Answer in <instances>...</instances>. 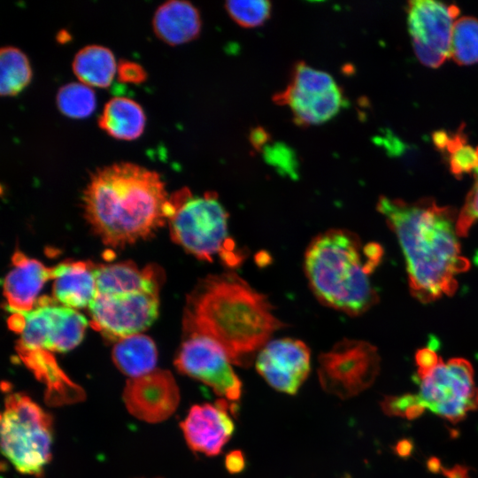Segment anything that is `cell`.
<instances>
[{"instance_id":"5bb4252c","label":"cell","mask_w":478,"mask_h":478,"mask_svg":"<svg viewBox=\"0 0 478 478\" xmlns=\"http://www.w3.org/2000/svg\"><path fill=\"white\" fill-rule=\"evenodd\" d=\"M256 369L274 389L295 395L309 375L311 352L301 340H270L256 358Z\"/></svg>"},{"instance_id":"1f68e13d","label":"cell","mask_w":478,"mask_h":478,"mask_svg":"<svg viewBox=\"0 0 478 478\" xmlns=\"http://www.w3.org/2000/svg\"><path fill=\"white\" fill-rule=\"evenodd\" d=\"M441 358L431 348H423L417 351L415 361L418 366V374H425L433 369L440 361Z\"/></svg>"},{"instance_id":"d4e9b609","label":"cell","mask_w":478,"mask_h":478,"mask_svg":"<svg viewBox=\"0 0 478 478\" xmlns=\"http://www.w3.org/2000/svg\"><path fill=\"white\" fill-rule=\"evenodd\" d=\"M57 105L65 115L80 119L95 110L96 96L93 89L82 82H69L61 86L57 93Z\"/></svg>"},{"instance_id":"2e32d148","label":"cell","mask_w":478,"mask_h":478,"mask_svg":"<svg viewBox=\"0 0 478 478\" xmlns=\"http://www.w3.org/2000/svg\"><path fill=\"white\" fill-rule=\"evenodd\" d=\"M229 405L220 398L215 404L194 405L181 423L184 438L189 448L207 456L221 452L231 438L235 425Z\"/></svg>"},{"instance_id":"8d00e7d4","label":"cell","mask_w":478,"mask_h":478,"mask_svg":"<svg viewBox=\"0 0 478 478\" xmlns=\"http://www.w3.org/2000/svg\"><path fill=\"white\" fill-rule=\"evenodd\" d=\"M426 466L432 474H438L439 472H442L443 468L440 459L435 456H431L427 459Z\"/></svg>"},{"instance_id":"9a60e30c","label":"cell","mask_w":478,"mask_h":478,"mask_svg":"<svg viewBox=\"0 0 478 478\" xmlns=\"http://www.w3.org/2000/svg\"><path fill=\"white\" fill-rule=\"evenodd\" d=\"M123 401L135 418L150 423L169 418L180 402L177 383L167 370L154 371L127 382Z\"/></svg>"},{"instance_id":"3957f363","label":"cell","mask_w":478,"mask_h":478,"mask_svg":"<svg viewBox=\"0 0 478 478\" xmlns=\"http://www.w3.org/2000/svg\"><path fill=\"white\" fill-rule=\"evenodd\" d=\"M82 201L93 230L113 247L146 239L173 212L160 175L131 162L113 163L94 172Z\"/></svg>"},{"instance_id":"d6a6232c","label":"cell","mask_w":478,"mask_h":478,"mask_svg":"<svg viewBox=\"0 0 478 478\" xmlns=\"http://www.w3.org/2000/svg\"><path fill=\"white\" fill-rule=\"evenodd\" d=\"M225 465L229 473H240L245 466V461L243 453L240 451H234L229 452L226 456Z\"/></svg>"},{"instance_id":"8fae6325","label":"cell","mask_w":478,"mask_h":478,"mask_svg":"<svg viewBox=\"0 0 478 478\" xmlns=\"http://www.w3.org/2000/svg\"><path fill=\"white\" fill-rule=\"evenodd\" d=\"M274 100L289 106L298 125L311 126L333 118L342 106L343 94L331 75L298 63L287 88Z\"/></svg>"},{"instance_id":"8992f818","label":"cell","mask_w":478,"mask_h":478,"mask_svg":"<svg viewBox=\"0 0 478 478\" xmlns=\"http://www.w3.org/2000/svg\"><path fill=\"white\" fill-rule=\"evenodd\" d=\"M173 212L168 219L172 239L198 259L219 258L235 268L245 255L228 233V213L213 192L193 196L186 189L170 197Z\"/></svg>"},{"instance_id":"4dcf8cb0","label":"cell","mask_w":478,"mask_h":478,"mask_svg":"<svg viewBox=\"0 0 478 478\" xmlns=\"http://www.w3.org/2000/svg\"><path fill=\"white\" fill-rule=\"evenodd\" d=\"M118 73L121 81L128 82H141L146 77V73L140 65L127 60L120 62Z\"/></svg>"},{"instance_id":"7402d4cb","label":"cell","mask_w":478,"mask_h":478,"mask_svg":"<svg viewBox=\"0 0 478 478\" xmlns=\"http://www.w3.org/2000/svg\"><path fill=\"white\" fill-rule=\"evenodd\" d=\"M115 366L126 375L137 378L156 368L158 351L153 340L143 334H136L117 342L112 350Z\"/></svg>"},{"instance_id":"d6986e66","label":"cell","mask_w":478,"mask_h":478,"mask_svg":"<svg viewBox=\"0 0 478 478\" xmlns=\"http://www.w3.org/2000/svg\"><path fill=\"white\" fill-rule=\"evenodd\" d=\"M94 270L85 261L62 262L52 267L55 301L74 310L89 307L96 291Z\"/></svg>"},{"instance_id":"836d02e7","label":"cell","mask_w":478,"mask_h":478,"mask_svg":"<svg viewBox=\"0 0 478 478\" xmlns=\"http://www.w3.org/2000/svg\"><path fill=\"white\" fill-rule=\"evenodd\" d=\"M414 449L413 441L410 438H402L398 440L393 446L395 454L402 459H407L411 457Z\"/></svg>"},{"instance_id":"7a4b0ae2","label":"cell","mask_w":478,"mask_h":478,"mask_svg":"<svg viewBox=\"0 0 478 478\" xmlns=\"http://www.w3.org/2000/svg\"><path fill=\"white\" fill-rule=\"evenodd\" d=\"M377 209L398 239L412 294L423 303L452 295L456 276L468 268L458 240L454 210L431 198L407 203L385 197Z\"/></svg>"},{"instance_id":"ffe728a7","label":"cell","mask_w":478,"mask_h":478,"mask_svg":"<svg viewBox=\"0 0 478 478\" xmlns=\"http://www.w3.org/2000/svg\"><path fill=\"white\" fill-rule=\"evenodd\" d=\"M152 27L156 35L165 42L181 44L198 35L201 29L200 14L188 1L169 0L156 9Z\"/></svg>"},{"instance_id":"f35d334b","label":"cell","mask_w":478,"mask_h":478,"mask_svg":"<svg viewBox=\"0 0 478 478\" xmlns=\"http://www.w3.org/2000/svg\"><path fill=\"white\" fill-rule=\"evenodd\" d=\"M476 150L478 153V148ZM474 173L475 179H478V167L474 170Z\"/></svg>"},{"instance_id":"e575fe53","label":"cell","mask_w":478,"mask_h":478,"mask_svg":"<svg viewBox=\"0 0 478 478\" xmlns=\"http://www.w3.org/2000/svg\"><path fill=\"white\" fill-rule=\"evenodd\" d=\"M469 467L463 465H455L451 468H442V473L445 478H469Z\"/></svg>"},{"instance_id":"484cf974","label":"cell","mask_w":478,"mask_h":478,"mask_svg":"<svg viewBox=\"0 0 478 478\" xmlns=\"http://www.w3.org/2000/svg\"><path fill=\"white\" fill-rule=\"evenodd\" d=\"M451 57L459 65L478 62V19L462 17L454 22Z\"/></svg>"},{"instance_id":"6da1fadb","label":"cell","mask_w":478,"mask_h":478,"mask_svg":"<svg viewBox=\"0 0 478 478\" xmlns=\"http://www.w3.org/2000/svg\"><path fill=\"white\" fill-rule=\"evenodd\" d=\"M282 327L268 298L231 271L201 279L184 307V336L215 341L233 365L243 367L251 366Z\"/></svg>"},{"instance_id":"52a82bcc","label":"cell","mask_w":478,"mask_h":478,"mask_svg":"<svg viewBox=\"0 0 478 478\" xmlns=\"http://www.w3.org/2000/svg\"><path fill=\"white\" fill-rule=\"evenodd\" d=\"M52 419L23 393L5 397L1 416L3 454L21 474L40 476L51 458Z\"/></svg>"},{"instance_id":"4316f807","label":"cell","mask_w":478,"mask_h":478,"mask_svg":"<svg viewBox=\"0 0 478 478\" xmlns=\"http://www.w3.org/2000/svg\"><path fill=\"white\" fill-rule=\"evenodd\" d=\"M226 9L240 26L256 27L269 18L271 5L265 0L228 1L226 3Z\"/></svg>"},{"instance_id":"f1b7e54d","label":"cell","mask_w":478,"mask_h":478,"mask_svg":"<svg viewBox=\"0 0 478 478\" xmlns=\"http://www.w3.org/2000/svg\"><path fill=\"white\" fill-rule=\"evenodd\" d=\"M478 220V179L467 195L466 203L457 219L459 236L466 235L471 227Z\"/></svg>"},{"instance_id":"83f0119b","label":"cell","mask_w":478,"mask_h":478,"mask_svg":"<svg viewBox=\"0 0 478 478\" xmlns=\"http://www.w3.org/2000/svg\"><path fill=\"white\" fill-rule=\"evenodd\" d=\"M466 143L465 135L459 132L448 137L444 147L450 153V168L458 177L466 173L474 172L478 167L477 150Z\"/></svg>"},{"instance_id":"d590c367","label":"cell","mask_w":478,"mask_h":478,"mask_svg":"<svg viewBox=\"0 0 478 478\" xmlns=\"http://www.w3.org/2000/svg\"><path fill=\"white\" fill-rule=\"evenodd\" d=\"M426 407L420 402L411 405L405 412V418L409 420L419 418L424 412Z\"/></svg>"},{"instance_id":"277c9868","label":"cell","mask_w":478,"mask_h":478,"mask_svg":"<svg viewBox=\"0 0 478 478\" xmlns=\"http://www.w3.org/2000/svg\"><path fill=\"white\" fill-rule=\"evenodd\" d=\"M382 258V249L378 243L364 244L347 229L331 228L310 242L304 269L312 293L321 304L357 316L378 299L371 275Z\"/></svg>"},{"instance_id":"603a6c76","label":"cell","mask_w":478,"mask_h":478,"mask_svg":"<svg viewBox=\"0 0 478 478\" xmlns=\"http://www.w3.org/2000/svg\"><path fill=\"white\" fill-rule=\"evenodd\" d=\"M72 67L82 83L101 88L111 84L117 68L112 50L98 44H89L78 50Z\"/></svg>"},{"instance_id":"e0dca14e","label":"cell","mask_w":478,"mask_h":478,"mask_svg":"<svg viewBox=\"0 0 478 478\" xmlns=\"http://www.w3.org/2000/svg\"><path fill=\"white\" fill-rule=\"evenodd\" d=\"M52 279V267L30 258L20 251L12 257V266L4 281L7 310L12 313L33 310L44 284Z\"/></svg>"},{"instance_id":"cb8c5ba5","label":"cell","mask_w":478,"mask_h":478,"mask_svg":"<svg viewBox=\"0 0 478 478\" xmlns=\"http://www.w3.org/2000/svg\"><path fill=\"white\" fill-rule=\"evenodd\" d=\"M0 93L14 96L20 92L32 78V69L27 55L15 46L0 50Z\"/></svg>"},{"instance_id":"ba28073f","label":"cell","mask_w":478,"mask_h":478,"mask_svg":"<svg viewBox=\"0 0 478 478\" xmlns=\"http://www.w3.org/2000/svg\"><path fill=\"white\" fill-rule=\"evenodd\" d=\"M10 327L20 335L16 349L66 352L83 339L88 320L74 309L49 297L27 312L13 313Z\"/></svg>"},{"instance_id":"4fadbf2b","label":"cell","mask_w":478,"mask_h":478,"mask_svg":"<svg viewBox=\"0 0 478 478\" xmlns=\"http://www.w3.org/2000/svg\"><path fill=\"white\" fill-rule=\"evenodd\" d=\"M458 13L456 6L437 1L409 3V31L414 51L422 64L437 67L451 56L453 19Z\"/></svg>"},{"instance_id":"ac0fdd59","label":"cell","mask_w":478,"mask_h":478,"mask_svg":"<svg viewBox=\"0 0 478 478\" xmlns=\"http://www.w3.org/2000/svg\"><path fill=\"white\" fill-rule=\"evenodd\" d=\"M24 365L44 384V399L51 406L84 400L85 391L58 366L52 352L44 350L16 349Z\"/></svg>"},{"instance_id":"5b68a950","label":"cell","mask_w":478,"mask_h":478,"mask_svg":"<svg viewBox=\"0 0 478 478\" xmlns=\"http://www.w3.org/2000/svg\"><path fill=\"white\" fill-rule=\"evenodd\" d=\"M96 291L89 306L91 326L108 339L141 334L156 320L160 281L155 267L132 262L95 266Z\"/></svg>"},{"instance_id":"44dd1931","label":"cell","mask_w":478,"mask_h":478,"mask_svg":"<svg viewBox=\"0 0 478 478\" xmlns=\"http://www.w3.org/2000/svg\"><path fill=\"white\" fill-rule=\"evenodd\" d=\"M98 125L114 138L133 140L140 136L144 129L145 114L141 105L133 99L114 96L104 104Z\"/></svg>"},{"instance_id":"9c48e42d","label":"cell","mask_w":478,"mask_h":478,"mask_svg":"<svg viewBox=\"0 0 478 478\" xmlns=\"http://www.w3.org/2000/svg\"><path fill=\"white\" fill-rule=\"evenodd\" d=\"M471 363L461 358L439 363L430 371L418 374L420 403L451 423L461 421L470 411L478 409V388Z\"/></svg>"},{"instance_id":"f546056e","label":"cell","mask_w":478,"mask_h":478,"mask_svg":"<svg viewBox=\"0 0 478 478\" xmlns=\"http://www.w3.org/2000/svg\"><path fill=\"white\" fill-rule=\"evenodd\" d=\"M419 402L418 395L406 393L401 396H386L380 405L386 415L405 418L406 410Z\"/></svg>"},{"instance_id":"74e56055","label":"cell","mask_w":478,"mask_h":478,"mask_svg":"<svg viewBox=\"0 0 478 478\" xmlns=\"http://www.w3.org/2000/svg\"><path fill=\"white\" fill-rule=\"evenodd\" d=\"M252 135V143L255 147L258 148L260 147L264 142L267 139V134L263 129H256L251 134Z\"/></svg>"},{"instance_id":"7c38bea8","label":"cell","mask_w":478,"mask_h":478,"mask_svg":"<svg viewBox=\"0 0 478 478\" xmlns=\"http://www.w3.org/2000/svg\"><path fill=\"white\" fill-rule=\"evenodd\" d=\"M174 365L180 373L206 384L226 400L237 401L242 395V382L227 354L208 337L185 336Z\"/></svg>"},{"instance_id":"30bf717a","label":"cell","mask_w":478,"mask_h":478,"mask_svg":"<svg viewBox=\"0 0 478 478\" xmlns=\"http://www.w3.org/2000/svg\"><path fill=\"white\" fill-rule=\"evenodd\" d=\"M321 388L341 399L355 397L374 382L380 371L377 349L365 341L344 339L319 357Z\"/></svg>"}]
</instances>
